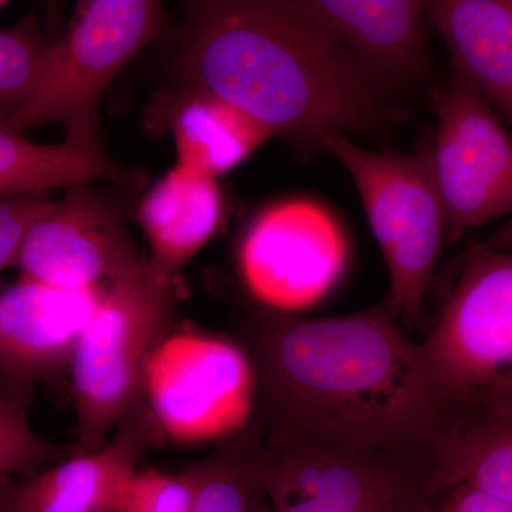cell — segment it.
<instances>
[{"mask_svg": "<svg viewBox=\"0 0 512 512\" xmlns=\"http://www.w3.org/2000/svg\"><path fill=\"white\" fill-rule=\"evenodd\" d=\"M256 380L252 423L443 467L467 410L386 306L335 318L261 313L242 332Z\"/></svg>", "mask_w": 512, "mask_h": 512, "instance_id": "1", "label": "cell"}, {"mask_svg": "<svg viewBox=\"0 0 512 512\" xmlns=\"http://www.w3.org/2000/svg\"><path fill=\"white\" fill-rule=\"evenodd\" d=\"M181 72L281 136L322 148L387 120L383 80L303 12L298 0H217L188 8Z\"/></svg>", "mask_w": 512, "mask_h": 512, "instance_id": "2", "label": "cell"}, {"mask_svg": "<svg viewBox=\"0 0 512 512\" xmlns=\"http://www.w3.org/2000/svg\"><path fill=\"white\" fill-rule=\"evenodd\" d=\"M251 460L256 488L276 512H431L447 491L439 464L254 423Z\"/></svg>", "mask_w": 512, "mask_h": 512, "instance_id": "3", "label": "cell"}, {"mask_svg": "<svg viewBox=\"0 0 512 512\" xmlns=\"http://www.w3.org/2000/svg\"><path fill=\"white\" fill-rule=\"evenodd\" d=\"M174 276L140 258L111 284L72 360L74 454L99 450L143 397L148 357L174 318Z\"/></svg>", "mask_w": 512, "mask_h": 512, "instance_id": "4", "label": "cell"}, {"mask_svg": "<svg viewBox=\"0 0 512 512\" xmlns=\"http://www.w3.org/2000/svg\"><path fill=\"white\" fill-rule=\"evenodd\" d=\"M156 0H93L50 43L28 99L0 116L9 130L60 124L64 140L97 141L99 104L110 83L163 29Z\"/></svg>", "mask_w": 512, "mask_h": 512, "instance_id": "5", "label": "cell"}, {"mask_svg": "<svg viewBox=\"0 0 512 512\" xmlns=\"http://www.w3.org/2000/svg\"><path fill=\"white\" fill-rule=\"evenodd\" d=\"M323 150L355 181L390 275L384 303L406 326L419 322L447 234V217L430 154L370 151L349 137H330Z\"/></svg>", "mask_w": 512, "mask_h": 512, "instance_id": "6", "label": "cell"}, {"mask_svg": "<svg viewBox=\"0 0 512 512\" xmlns=\"http://www.w3.org/2000/svg\"><path fill=\"white\" fill-rule=\"evenodd\" d=\"M255 396L247 352L218 336H165L144 370V402L160 433L175 443L232 439L251 426Z\"/></svg>", "mask_w": 512, "mask_h": 512, "instance_id": "7", "label": "cell"}, {"mask_svg": "<svg viewBox=\"0 0 512 512\" xmlns=\"http://www.w3.org/2000/svg\"><path fill=\"white\" fill-rule=\"evenodd\" d=\"M421 348L463 409L512 383V251L474 249Z\"/></svg>", "mask_w": 512, "mask_h": 512, "instance_id": "8", "label": "cell"}, {"mask_svg": "<svg viewBox=\"0 0 512 512\" xmlns=\"http://www.w3.org/2000/svg\"><path fill=\"white\" fill-rule=\"evenodd\" d=\"M431 170L446 210L448 234L512 214V137L488 101L460 74L436 97Z\"/></svg>", "mask_w": 512, "mask_h": 512, "instance_id": "9", "label": "cell"}, {"mask_svg": "<svg viewBox=\"0 0 512 512\" xmlns=\"http://www.w3.org/2000/svg\"><path fill=\"white\" fill-rule=\"evenodd\" d=\"M339 222L318 202H279L252 222L239 248V269L258 301L279 313L322 301L348 264Z\"/></svg>", "mask_w": 512, "mask_h": 512, "instance_id": "10", "label": "cell"}, {"mask_svg": "<svg viewBox=\"0 0 512 512\" xmlns=\"http://www.w3.org/2000/svg\"><path fill=\"white\" fill-rule=\"evenodd\" d=\"M138 259L120 212L80 184L29 229L15 266L39 284L84 291L106 279L113 284Z\"/></svg>", "mask_w": 512, "mask_h": 512, "instance_id": "11", "label": "cell"}, {"mask_svg": "<svg viewBox=\"0 0 512 512\" xmlns=\"http://www.w3.org/2000/svg\"><path fill=\"white\" fill-rule=\"evenodd\" d=\"M106 293L64 291L22 278L0 295V379L25 390L72 365L77 345Z\"/></svg>", "mask_w": 512, "mask_h": 512, "instance_id": "12", "label": "cell"}, {"mask_svg": "<svg viewBox=\"0 0 512 512\" xmlns=\"http://www.w3.org/2000/svg\"><path fill=\"white\" fill-rule=\"evenodd\" d=\"M158 433L143 399L103 447L33 476L3 500L0 512H120L138 461Z\"/></svg>", "mask_w": 512, "mask_h": 512, "instance_id": "13", "label": "cell"}, {"mask_svg": "<svg viewBox=\"0 0 512 512\" xmlns=\"http://www.w3.org/2000/svg\"><path fill=\"white\" fill-rule=\"evenodd\" d=\"M303 12L380 80L420 72L427 3L419 0H298Z\"/></svg>", "mask_w": 512, "mask_h": 512, "instance_id": "14", "label": "cell"}, {"mask_svg": "<svg viewBox=\"0 0 512 512\" xmlns=\"http://www.w3.org/2000/svg\"><path fill=\"white\" fill-rule=\"evenodd\" d=\"M427 19L450 50L456 73L512 126V0L427 2Z\"/></svg>", "mask_w": 512, "mask_h": 512, "instance_id": "15", "label": "cell"}, {"mask_svg": "<svg viewBox=\"0 0 512 512\" xmlns=\"http://www.w3.org/2000/svg\"><path fill=\"white\" fill-rule=\"evenodd\" d=\"M222 197L217 178L175 165L140 205L150 261L177 276L217 231Z\"/></svg>", "mask_w": 512, "mask_h": 512, "instance_id": "16", "label": "cell"}, {"mask_svg": "<svg viewBox=\"0 0 512 512\" xmlns=\"http://www.w3.org/2000/svg\"><path fill=\"white\" fill-rule=\"evenodd\" d=\"M99 180H130L126 168L103 150L99 140L37 144L0 124V200Z\"/></svg>", "mask_w": 512, "mask_h": 512, "instance_id": "17", "label": "cell"}, {"mask_svg": "<svg viewBox=\"0 0 512 512\" xmlns=\"http://www.w3.org/2000/svg\"><path fill=\"white\" fill-rule=\"evenodd\" d=\"M178 165L217 178L272 137L269 128L234 104L194 92L171 116Z\"/></svg>", "mask_w": 512, "mask_h": 512, "instance_id": "18", "label": "cell"}, {"mask_svg": "<svg viewBox=\"0 0 512 512\" xmlns=\"http://www.w3.org/2000/svg\"><path fill=\"white\" fill-rule=\"evenodd\" d=\"M446 487L468 484L512 504V420L467 412L444 457Z\"/></svg>", "mask_w": 512, "mask_h": 512, "instance_id": "19", "label": "cell"}, {"mask_svg": "<svg viewBox=\"0 0 512 512\" xmlns=\"http://www.w3.org/2000/svg\"><path fill=\"white\" fill-rule=\"evenodd\" d=\"M251 440L252 427L248 426L191 468L195 478L191 512H249L256 491Z\"/></svg>", "mask_w": 512, "mask_h": 512, "instance_id": "20", "label": "cell"}, {"mask_svg": "<svg viewBox=\"0 0 512 512\" xmlns=\"http://www.w3.org/2000/svg\"><path fill=\"white\" fill-rule=\"evenodd\" d=\"M25 390L0 393V480L12 474L32 473L64 454V448L40 436L29 419Z\"/></svg>", "mask_w": 512, "mask_h": 512, "instance_id": "21", "label": "cell"}, {"mask_svg": "<svg viewBox=\"0 0 512 512\" xmlns=\"http://www.w3.org/2000/svg\"><path fill=\"white\" fill-rule=\"evenodd\" d=\"M50 43L32 16L13 28L0 30V116L28 99Z\"/></svg>", "mask_w": 512, "mask_h": 512, "instance_id": "22", "label": "cell"}, {"mask_svg": "<svg viewBox=\"0 0 512 512\" xmlns=\"http://www.w3.org/2000/svg\"><path fill=\"white\" fill-rule=\"evenodd\" d=\"M194 497L191 468L181 474L148 468L134 477L120 512H191Z\"/></svg>", "mask_w": 512, "mask_h": 512, "instance_id": "23", "label": "cell"}, {"mask_svg": "<svg viewBox=\"0 0 512 512\" xmlns=\"http://www.w3.org/2000/svg\"><path fill=\"white\" fill-rule=\"evenodd\" d=\"M53 205L55 201L37 195L0 200V271L15 265L29 229L52 210Z\"/></svg>", "mask_w": 512, "mask_h": 512, "instance_id": "24", "label": "cell"}, {"mask_svg": "<svg viewBox=\"0 0 512 512\" xmlns=\"http://www.w3.org/2000/svg\"><path fill=\"white\" fill-rule=\"evenodd\" d=\"M431 512H512V504L473 485L457 484L441 495Z\"/></svg>", "mask_w": 512, "mask_h": 512, "instance_id": "25", "label": "cell"}, {"mask_svg": "<svg viewBox=\"0 0 512 512\" xmlns=\"http://www.w3.org/2000/svg\"><path fill=\"white\" fill-rule=\"evenodd\" d=\"M480 402L484 403L485 413L494 414L501 419L512 420V383L487 394Z\"/></svg>", "mask_w": 512, "mask_h": 512, "instance_id": "26", "label": "cell"}, {"mask_svg": "<svg viewBox=\"0 0 512 512\" xmlns=\"http://www.w3.org/2000/svg\"><path fill=\"white\" fill-rule=\"evenodd\" d=\"M484 247L493 251H512V220L500 231L495 232L493 237L485 242Z\"/></svg>", "mask_w": 512, "mask_h": 512, "instance_id": "27", "label": "cell"}, {"mask_svg": "<svg viewBox=\"0 0 512 512\" xmlns=\"http://www.w3.org/2000/svg\"><path fill=\"white\" fill-rule=\"evenodd\" d=\"M249 512H276L274 508L271 507V504L266 501L264 495L259 493L258 488H256L254 497H252L251 505H249Z\"/></svg>", "mask_w": 512, "mask_h": 512, "instance_id": "28", "label": "cell"}, {"mask_svg": "<svg viewBox=\"0 0 512 512\" xmlns=\"http://www.w3.org/2000/svg\"><path fill=\"white\" fill-rule=\"evenodd\" d=\"M8 5V3L6 2H3V0H0V10H2L3 8H5V6Z\"/></svg>", "mask_w": 512, "mask_h": 512, "instance_id": "29", "label": "cell"}]
</instances>
